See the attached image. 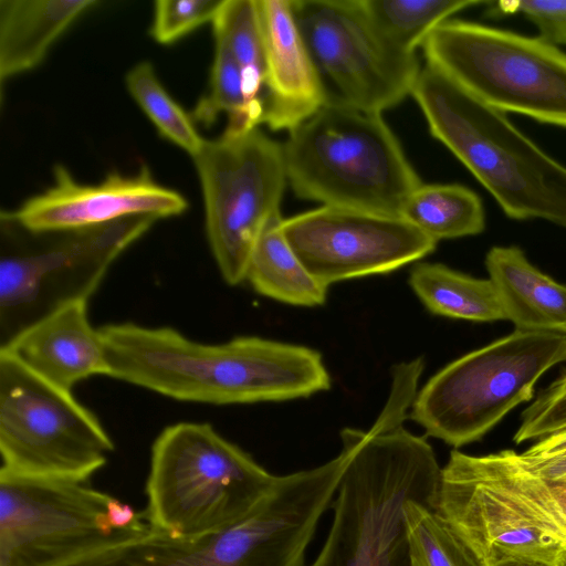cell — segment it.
Returning <instances> with one entry per match:
<instances>
[{"label":"cell","instance_id":"obj_14","mask_svg":"<svg viewBox=\"0 0 566 566\" xmlns=\"http://www.w3.org/2000/svg\"><path fill=\"white\" fill-rule=\"evenodd\" d=\"M281 229L307 271L327 287L396 271L438 243L401 216L325 206L283 219Z\"/></svg>","mask_w":566,"mask_h":566},{"label":"cell","instance_id":"obj_13","mask_svg":"<svg viewBox=\"0 0 566 566\" xmlns=\"http://www.w3.org/2000/svg\"><path fill=\"white\" fill-rule=\"evenodd\" d=\"M291 7L326 103L382 114L411 96L417 54L392 46L360 0H291Z\"/></svg>","mask_w":566,"mask_h":566},{"label":"cell","instance_id":"obj_26","mask_svg":"<svg viewBox=\"0 0 566 566\" xmlns=\"http://www.w3.org/2000/svg\"><path fill=\"white\" fill-rule=\"evenodd\" d=\"M212 24L240 66L251 95L264 107V50L256 0H224Z\"/></svg>","mask_w":566,"mask_h":566},{"label":"cell","instance_id":"obj_32","mask_svg":"<svg viewBox=\"0 0 566 566\" xmlns=\"http://www.w3.org/2000/svg\"><path fill=\"white\" fill-rule=\"evenodd\" d=\"M493 11L524 14L546 40L555 32L566 29V0L502 1Z\"/></svg>","mask_w":566,"mask_h":566},{"label":"cell","instance_id":"obj_2","mask_svg":"<svg viewBox=\"0 0 566 566\" xmlns=\"http://www.w3.org/2000/svg\"><path fill=\"white\" fill-rule=\"evenodd\" d=\"M410 405L391 394L368 431H342L352 457L327 537L310 566H409L403 507L411 500L434 507L441 479L432 447L402 426Z\"/></svg>","mask_w":566,"mask_h":566},{"label":"cell","instance_id":"obj_8","mask_svg":"<svg viewBox=\"0 0 566 566\" xmlns=\"http://www.w3.org/2000/svg\"><path fill=\"white\" fill-rule=\"evenodd\" d=\"M0 220L1 345L59 306L87 301L115 260L157 221L135 217L33 233Z\"/></svg>","mask_w":566,"mask_h":566},{"label":"cell","instance_id":"obj_17","mask_svg":"<svg viewBox=\"0 0 566 566\" xmlns=\"http://www.w3.org/2000/svg\"><path fill=\"white\" fill-rule=\"evenodd\" d=\"M49 382L72 390L78 381L108 376L106 349L99 328L87 315V301L65 303L1 345Z\"/></svg>","mask_w":566,"mask_h":566},{"label":"cell","instance_id":"obj_25","mask_svg":"<svg viewBox=\"0 0 566 566\" xmlns=\"http://www.w3.org/2000/svg\"><path fill=\"white\" fill-rule=\"evenodd\" d=\"M380 34L401 52L416 54L432 31L476 0H360Z\"/></svg>","mask_w":566,"mask_h":566},{"label":"cell","instance_id":"obj_18","mask_svg":"<svg viewBox=\"0 0 566 566\" xmlns=\"http://www.w3.org/2000/svg\"><path fill=\"white\" fill-rule=\"evenodd\" d=\"M91 566H282L274 538L251 516L219 532L170 537L150 531Z\"/></svg>","mask_w":566,"mask_h":566},{"label":"cell","instance_id":"obj_28","mask_svg":"<svg viewBox=\"0 0 566 566\" xmlns=\"http://www.w3.org/2000/svg\"><path fill=\"white\" fill-rule=\"evenodd\" d=\"M125 85L158 133L191 158L200 150L205 138L190 114L166 91L150 62L135 64L125 75Z\"/></svg>","mask_w":566,"mask_h":566},{"label":"cell","instance_id":"obj_30","mask_svg":"<svg viewBox=\"0 0 566 566\" xmlns=\"http://www.w3.org/2000/svg\"><path fill=\"white\" fill-rule=\"evenodd\" d=\"M566 429V371L545 388L522 413L514 441L541 440Z\"/></svg>","mask_w":566,"mask_h":566},{"label":"cell","instance_id":"obj_20","mask_svg":"<svg viewBox=\"0 0 566 566\" xmlns=\"http://www.w3.org/2000/svg\"><path fill=\"white\" fill-rule=\"evenodd\" d=\"M95 0H0V81L38 67Z\"/></svg>","mask_w":566,"mask_h":566},{"label":"cell","instance_id":"obj_9","mask_svg":"<svg viewBox=\"0 0 566 566\" xmlns=\"http://www.w3.org/2000/svg\"><path fill=\"white\" fill-rule=\"evenodd\" d=\"M564 361L566 335L515 329L437 373L415 396L408 417L428 436L462 447L531 400L541 376Z\"/></svg>","mask_w":566,"mask_h":566},{"label":"cell","instance_id":"obj_5","mask_svg":"<svg viewBox=\"0 0 566 566\" xmlns=\"http://www.w3.org/2000/svg\"><path fill=\"white\" fill-rule=\"evenodd\" d=\"M283 149L295 196L325 207L400 216L422 185L382 114L326 103Z\"/></svg>","mask_w":566,"mask_h":566},{"label":"cell","instance_id":"obj_12","mask_svg":"<svg viewBox=\"0 0 566 566\" xmlns=\"http://www.w3.org/2000/svg\"><path fill=\"white\" fill-rule=\"evenodd\" d=\"M200 181L208 242L223 280L245 281L253 250L281 216L287 186L283 144L259 127L224 130L192 157Z\"/></svg>","mask_w":566,"mask_h":566},{"label":"cell","instance_id":"obj_19","mask_svg":"<svg viewBox=\"0 0 566 566\" xmlns=\"http://www.w3.org/2000/svg\"><path fill=\"white\" fill-rule=\"evenodd\" d=\"M485 265L516 331L566 335V285L542 273L517 247H493Z\"/></svg>","mask_w":566,"mask_h":566},{"label":"cell","instance_id":"obj_24","mask_svg":"<svg viewBox=\"0 0 566 566\" xmlns=\"http://www.w3.org/2000/svg\"><path fill=\"white\" fill-rule=\"evenodd\" d=\"M221 114L228 116L224 130L241 133L263 124L264 107L251 95L231 53L222 43L214 41L209 90L190 115L196 124L210 126Z\"/></svg>","mask_w":566,"mask_h":566},{"label":"cell","instance_id":"obj_31","mask_svg":"<svg viewBox=\"0 0 566 566\" xmlns=\"http://www.w3.org/2000/svg\"><path fill=\"white\" fill-rule=\"evenodd\" d=\"M524 467L553 485L566 486V429L552 433L520 453Z\"/></svg>","mask_w":566,"mask_h":566},{"label":"cell","instance_id":"obj_34","mask_svg":"<svg viewBox=\"0 0 566 566\" xmlns=\"http://www.w3.org/2000/svg\"><path fill=\"white\" fill-rule=\"evenodd\" d=\"M547 40L554 44H566V29L555 32Z\"/></svg>","mask_w":566,"mask_h":566},{"label":"cell","instance_id":"obj_21","mask_svg":"<svg viewBox=\"0 0 566 566\" xmlns=\"http://www.w3.org/2000/svg\"><path fill=\"white\" fill-rule=\"evenodd\" d=\"M273 219L262 232L251 255L245 280L270 298L296 306L325 303L327 286L315 279L285 240L281 224Z\"/></svg>","mask_w":566,"mask_h":566},{"label":"cell","instance_id":"obj_36","mask_svg":"<svg viewBox=\"0 0 566 566\" xmlns=\"http://www.w3.org/2000/svg\"><path fill=\"white\" fill-rule=\"evenodd\" d=\"M563 488H565V490H566V486H563Z\"/></svg>","mask_w":566,"mask_h":566},{"label":"cell","instance_id":"obj_6","mask_svg":"<svg viewBox=\"0 0 566 566\" xmlns=\"http://www.w3.org/2000/svg\"><path fill=\"white\" fill-rule=\"evenodd\" d=\"M275 479L210 423L178 422L151 446L145 516L170 537L219 532L247 517Z\"/></svg>","mask_w":566,"mask_h":566},{"label":"cell","instance_id":"obj_35","mask_svg":"<svg viewBox=\"0 0 566 566\" xmlns=\"http://www.w3.org/2000/svg\"><path fill=\"white\" fill-rule=\"evenodd\" d=\"M559 566H566V555L563 557V559L560 560V564Z\"/></svg>","mask_w":566,"mask_h":566},{"label":"cell","instance_id":"obj_4","mask_svg":"<svg viewBox=\"0 0 566 566\" xmlns=\"http://www.w3.org/2000/svg\"><path fill=\"white\" fill-rule=\"evenodd\" d=\"M411 96L432 137L443 144L511 219L566 228V166L542 150L502 113L424 65Z\"/></svg>","mask_w":566,"mask_h":566},{"label":"cell","instance_id":"obj_1","mask_svg":"<svg viewBox=\"0 0 566 566\" xmlns=\"http://www.w3.org/2000/svg\"><path fill=\"white\" fill-rule=\"evenodd\" d=\"M108 377L182 401L232 405L306 398L331 388L322 355L256 336L205 344L171 327H99Z\"/></svg>","mask_w":566,"mask_h":566},{"label":"cell","instance_id":"obj_29","mask_svg":"<svg viewBox=\"0 0 566 566\" xmlns=\"http://www.w3.org/2000/svg\"><path fill=\"white\" fill-rule=\"evenodd\" d=\"M224 0H158L154 3L151 38L171 44L206 23H212Z\"/></svg>","mask_w":566,"mask_h":566},{"label":"cell","instance_id":"obj_33","mask_svg":"<svg viewBox=\"0 0 566 566\" xmlns=\"http://www.w3.org/2000/svg\"><path fill=\"white\" fill-rule=\"evenodd\" d=\"M492 566H553L543 563L525 560V559H505L501 560Z\"/></svg>","mask_w":566,"mask_h":566},{"label":"cell","instance_id":"obj_16","mask_svg":"<svg viewBox=\"0 0 566 566\" xmlns=\"http://www.w3.org/2000/svg\"><path fill=\"white\" fill-rule=\"evenodd\" d=\"M264 50V119L292 130L326 104L321 78L294 19L291 0H256Z\"/></svg>","mask_w":566,"mask_h":566},{"label":"cell","instance_id":"obj_22","mask_svg":"<svg viewBox=\"0 0 566 566\" xmlns=\"http://www.w3.org/2000/svg\"><path fill=\"white\" fill-rule=\"evenodd\" d=\"M409 284L428 311L473 322L506 319L493 282L457 272L441 263L418 262Z\"/></svg>","mask_w":566,"mask_h":566},{"label":"cell","instance_id":"obj_3","mask_svg":"<svg viewBox=\"0 0 566 566\" xmlns=\"http://www.w3.org/2000/svg\"><path fill=\"white\" fill-rule=\"evenodd\" d=\"M434 510L483 566L505 559L559 566L566 555V490L535 475L513 450L451 451Z\"/></svg>","mask_w":566,"mask_h":566},{"label":"cell","instance_id":"obj_7","mask_svg":"<svg viewBox=\"0 0 566 566\" xmlns=\"http://www.w3.org/2000/svg\"><path fill=\"white\" fill-rule=\"evenodd\" d=\"M150 531L88 481L0 476V566H91Z\"/></svg>","mask_w":566,"mask_h":566},{"label":"cell","instance_id":"obj_11","mask_svg":"<svg viewBox=\"0 0 566 566\" xmlns=\"http://www.w3.org/2000/svg\"><path fill=\"white\" fill-rule=\"evenodd\" d=\"M114 449L72 390L0 348V476L86 482Z\"/></svg>","mask_w":566,"mask_h":566},{"label":"cell","instance_id":"obj_23","mask_svg":"<svg viewBox=\"0 0 566 566\" xmlns=\"http://www.w3.org/2000/svg\"><path fill=\"white\" fill-rule=\"evenodd\" d=\"M400 216L437 242L475 235L485 228L481 198L457 184H422L409 196Z\"/></svg>","mask_w":566,"mask_h":566},{"label":"cell","instance_id":"obj_27","mask_svg":"<svg viewBox=\"0 0 566 566\" xmlns=\"http://www.w3.org/2000/svg\"><path fill=\"white\" fill-rule=\"evenodd\" d=\"M403 520L409 566H483L431 504L407 502Z\"/></svg>","mask_w":566,"mask_h":566},{"label":"cell","instance_id":"obj_10","mask_svg":"<svg viewBox=\"0 0 566 566\" xmlns=\"http://www.w3.org/2000/svg\"><path fill=\"white\" fill-rule=\"evenodd\" d=\"M421 49L427 65L490 107L566 127V53L548 40L450 19Z\"/></svg>","mask_w":566,"mask_h":566},{"label":"cell","instance_id":"obj_15","mask_svg":"<svg viewBox=\"0 0 566 566\" xmlns=\"http://www.w3.org/2000/svg\"><path fill=\"white\" fill-rule=\"evenodd\" d=\"M188 208L178 191L158 184L147 167L135 175L113 171L101 182L77 181L63 165L53 168L50 187L15 209L1 211L3 218L33 233L99 227L123 219L176 217Z\"/></svg>","mask_w":566,"mask_h":566}]
</instances>
